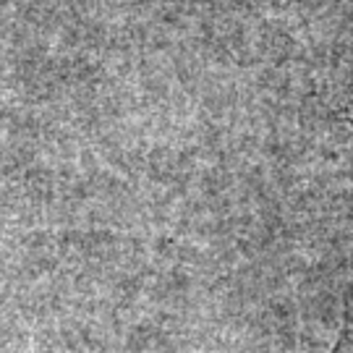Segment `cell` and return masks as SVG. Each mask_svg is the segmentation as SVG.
Listing matches in <instances>:
<instances>
[{
  "instance_id": "1",
  "label": "cell",
  "mask_w": 353,
  "mask_h": 353,
  "mask_svg": "<svg viewBox=\"0 0 353 353\" xmlns=\"http://www.w3.org/2000/svg\"><path fill=\"white\" fill-rule=\"evenodd\" d=\"M332 353H353V293H351V299H348V312H345L341 338L335 343V351Z\"/></svg>"
}]
</instances>
